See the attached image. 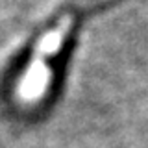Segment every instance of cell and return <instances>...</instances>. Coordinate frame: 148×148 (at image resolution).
Wrapping results in <instances>:
<instances>
[{"instance_id": "obj_1", "label": "cell", "mask_w": 148, "mask_h": 148, "mask_svg": "<svg viewBox=\"0 0 148 148\" xmlns=\"http://www.w3.org/2000/svg\"><path fill=\"white\" fill-rule=\"evenodd\" d=\"M117 0H76L67 2L37 24L21 48L13 54V98L34 108L52 91L58 71L71 58L82 26L91 13L106 9Z\"/></svg>"}]
</instances>
